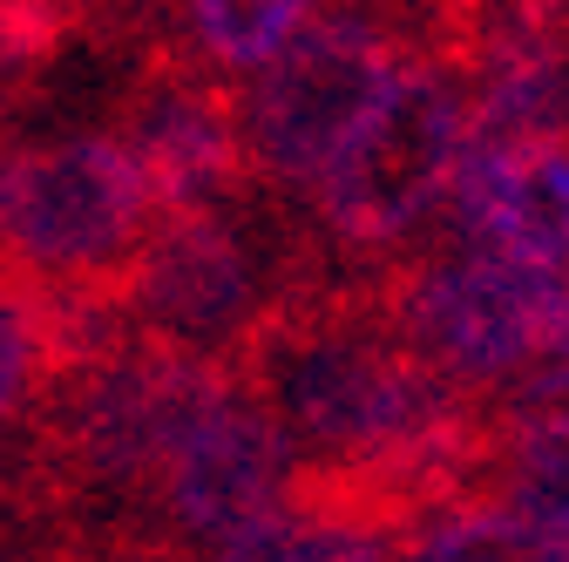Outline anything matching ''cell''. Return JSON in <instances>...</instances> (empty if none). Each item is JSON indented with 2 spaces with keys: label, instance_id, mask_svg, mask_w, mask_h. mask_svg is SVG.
Wrapping results in <instances>:
<instances>
[{
  "label": "cell",
  "instance_id": "6da1fadb",
  "mask_svg": "<svg viewBox=\"0 0 569 562\" xmlns=\"http://www.w3.org/2000/svg\"><path fill=\"white\" fill-rule=\"evenodd\" d=\"M238 400V367L150 332L48 387L14 434L28 515L41 535L89 522H142L170 461Z\"/></svg>",
  "mask_w": 569,
  "mask_h": 562
},
{
  "label": "cell",
  "instance_id": "7a4b0ae2",
  "mask_svg": "<svg viewBox=\"0 0 569 562\" xmlns=\"http://www.w3.org/2000/svg\"><path fill=\"white\" fill-rule=\"evenodd\" d=\"M339 278L312 218L299 203L251 190L238 203H203L157 218L150 244L122 278V305L136 332L183 353L238 360L251 332L306 285Z\"/></svg>",
  "mask_w": 569,
  "mask_h": 562
},
{
  "label": "cell",
  "instance_id": "3957f363",
  "mask_svg": "<svg viewBox=\"0 0 569 562\" xmlns=\"http://www.w3.org/2000/svg\"><path fill=\"white\" fill-rule=\"evenodd\" d=\"M475 89L455 61L407 54L380 109L339 150L326 183L312 190L306 218L339 278H387L420 244V224L448 210L461 150H468Z\"/></svg>",
  "mask_w": 569,
  "mask_h": 562
},
{
  "label": "cell",
  "instance_id": "277c9868",
  "mask_svg": "<svg viewBox=\"0 0 569 562\" xmlns=\"http://www.w3.org/2000/svg\"><path fill=\"white\" fill-rule=\"evenodd\" d=\"M150 210V183L122 136H61V143L0 136V264L28 285L122 292L136 251L157 231Z\"/></svg>",
  "mask_w": 569,
  "mask_h": 562
},
{
  "label": "cell",
  "instance_id": "5b68a950",
  "mask_svg": "<svg viewBox=\"0 0 569 562\" xmlns=\"http://www.w3.org/2000/svg\"><path fill=\"white\" fill-rule=\"evenodd\" d=\"M407 54L413 48L373 8L312 14L306 34L244 89V150L258 190L306 210L339 150L393 89Z\"/></svg>",
  "mask_w": 569,
  "mask_h": 562
},
{
  "label": "cell",
  "instance_id": "8992f818",
  "mask_svg": "<svg viewBox=\"0 0 569 562\" xmlns=\"http://www.w3.org/2000/svg\"><path fill=\"white\" fill-rule=\"evenodd\" d=\"M116 116H122V150L136 157L163 218L203 203H238L258 190L244 150V89L197 68L183 41H157L150 54L129 61Z\"/></svg>",
  "mask_w": 569,
  "mask_h": 562
},
{
  "label": "cell",
  "instance_id": "52a82bcc",
  "mask_svg": "<svg viewBox=\"0 0 569 562\" xmlns=\"http://www.w3.org/2000/svg\"><path fill=\"white\" fill-rule=\"evenodd\" d=\"M284 474H292V441H284V428L238 387V400L170 461V474L157 481L142 522L177 555L210 562L238 529H251L258 515L278 509Z\"/></svg>",
  "mask_w": 569,
  "mask_h": 562
},
{
  "label": "cell",
  "instance_id": "ba28073f",
  "mask_svg": "<svg viewBox=\"0 0 569 562\" xmlns=\"http://www.w3.org/2000/svg\"><path fill=\"white\" fill-rule=\"evenodd\" d=\"M441 218L448 251L502 258L522 271H569V136L522 150L468 143Z\"/></svg>",
  "mask_w": 569,
  "mask_h": 562
},
{
  "label": "cell",
  "instance_id": "9c48e42d",
  "mask_svg": "<svg viewBox=\"0 0 569 562\" xmlns=\"http://www.w3.org/2000/svg\"><path fill=\"white\" fill-rule=\"evenodd\" d=\"M312 14H319V0H183L177 41L190 48L197 68L244 89L306 34Z\"/></svg>",
  "mask_w": 569,
  "mask_h": 562
},
{
  "label": "cell",
  "instance_id": "30bf717a",
  "mask_svg": "<svg viewBox=\"0 0 569 562\" xmlns=\"http://www.w3.org/2000/svg\"><path fill=\"white\" fill-rule=\"evenodd\" d=\"M488 509H509L542 542L569 529V407L516 413L488 474Z\"/></svg>",
  "mask_w": 569,
  "mask_h": 562
},
{
  "label": "cell",
  "instance_id": "8fae6325",
  "mask_svg": "<svg viewBox=\"0 0 569 562\" xmlns=\"http://www.w3.org/2000/svg\"><path fill=\"white\" fill-rule=\"evenodd\" d=\"M400 542L360 522H332V515H306V509H271L251 529H238L210 562H393Z\"/></svg>",
  "mask_w": 569,
  "mask_h": 562
},
{
  "label": "cell",
  "instance_id": "7c38bea8",
  "mask_svg": "<svg viewBox=\"0 0 569 562\" xmlns=\"http://www.w3.org/2000/svg\"><path fill=\"white\" fill-rule=\"evenodd\" d=\"M54 387L48 325H41V285L0 264V428H28L34 407Z\"/></svg>",
  "mask_w": 569,
  "mask_h": 562
},
{
  "label": "cell",
  "instance_id": "4fadbf2b",
  "mask_svg": "<svg viewBox=\"0 0 569 562\" xmlns=\"http://www.w3.org/2000/svg\"><path fill=\"white\" fill-rule=\"evenodd\" d=\"M407 562H542V535L509 509H448L407 542Z\"/></svg>",
  "mask_w": 569,
  "mask_h": 562
},
{
  "label": "cell",
  "instance_id": "5bb4252c",
  "mask_svg": "<svg viewBox=\"0 0 569 562\" xmlns=\"http://www.w3.org/2000/svg\"><path fill=\"white\" fill-rule=\"evenodd\" d=\"M82 21V34L96 48H116V54H150L157 41H177V21H183V0H68Z\"/></svg>",
  "mask_w": 569,
  "mask_h": 562
},
{
  "label": "cell",
  "instance_id": "9a60e30c",
  "mask_svg": "<svg viewBox=\"0 0 569 562\" xmlns=\"http://www.w3.org/2000/svg\"><path fill=\"white\" fill-rule=\"evenodd\" d=\"M542 562H569V529H562V535H549V542H542Z\"/></svg>",
  "mask_w": 569,
  "mask_h": 562
}]
</instances>
